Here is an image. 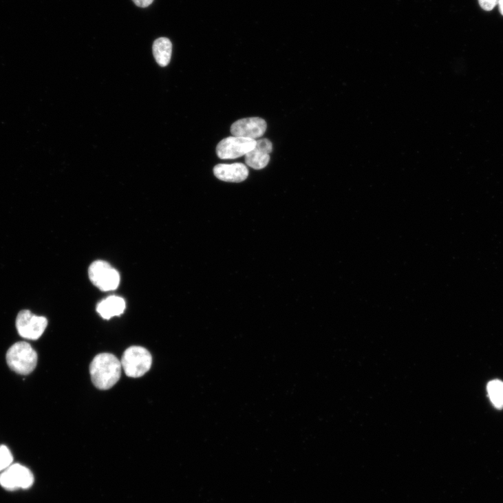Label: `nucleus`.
Instances as JSON below:
<instances>
[{
  "instance_id": "nucleus-11",
  "label": "nucleus",
  "mask_w": 503,
  "mask_h": 503,
  "mask_svg": "<svg viewBox=\"0 0 503 503\" xmlns=\"http://www.w3.org/2000/svg\"><path fill=\"white\" fill-rule=\"evenodd\" d=\"M125 309V300L119 297L111 296L102 301L97 306V311L105 319L122 314Z\"/></svg>"
},
{
  "instance_id": "nucleus-10",
  "label": "nucleus",
  "mask_w": 503,
  "mask_h": 503,
  "mask_svg": "<svg viewBox=\"0 0 503 503\" xmlns=\"http://www.w3.org/2000/svg\"><path fill=\"white\" fill-rule=\"evenodd\" d=\"M213 173L215 177L220 180L230 182H242L247 179L249 171L243 163L220 164L214 167Z\"/></svg>"
},
{
  "instance_id": "nucleus-3",
  "label": "nucleus",
  "mask_w": 503,
  "mask_h": 503,
  "mask_svg": "<svg viewBox=\"0 0 503 503\" xmlns=\"http://www.w3.org/2000/svg\"><path fill=\"white\" fill-rule=\"evenodd\" d=\"M120 361L127 376L138 378L151 370L153 358L146 348L131 346L125 351Z\"/></svg>"
},
{
  "instance_id": "nucleus-8",
  "label": "nucleus",
  "mask_w": 503,
  "mask_h": 503,
  "mask_svg": "<svg viewBox=\"0 0 503 503\" xmlns=\"http://www.w3.org/2000/svg\"><path fill=\"white\" fill-rule=\"evenodd\" d=\"M266 128L267 124L264 119L257 117L248 118L233 123L231 133L234 136L255 140L264 134Z\"/></svg>"
},
{
  "instance_id": "nucleus-4",
  "label": "nucleus",
  "mask_w": 503,
  "mask_h": 503,
  "mask_svg": "<svg viewBox=\"0 0 503 503\" xmlns=\"http://www.w3.org/2000/svg\"><path fill=\"white\" fill-rule=\"evenodd\" d=\"M88 273L91 282L102 291L115 290L120 284L118 272L107 261L94 262L90 265Z\"/></svg>"
},
{
  "instance_id": "nucleus-17",
  "label": "nucleus",
  "mask_w": 503,
  "mask_h": 503,
  "mask_svg": "<svg viewBox=\"0 0 503 503\" xmlns=\"http://www.w3.org/2000/svg\"><path fill=\"white\" fill-rule=\"evenodd\" d=\"M499 10L501 14L503 16V0H499L498 3Z\"/></svg>"
},
{
  "instance_id": "nucleus-2",
  "label": "nucleus",
  "mask_w": 503,
  "mask_h": 503,
  "mask_svg": "<svg viewBox=\"0 0 503 503\" xmlns=\"http://www.w3.org/2000/svg\"><path fill=\"white\" fill-rule=\"evenodd\" d=\"M7 362L10 368L20 375H29L36 368L38 355L27 342L13 345L8 351Z\"/></svg>"
},
{
  "instance_id": "nucleus-5",
  "label": "nucleus",
  "mask_w": 503,
  "mask_h": 503,
  "mask_svg": "<svg viewBox=\"0 0 503 503\" xmlns=\"http://www.w3.org/2000/svg\"><path fill=\"white\" fill-rule=\"evenodd\" d=\"M19 335L28 340L39 339L48 325V320L44 317L33 314L30 310L21 311L16 323Z\"/></svg>"
},
{
  "instance_id": "nucleus-15",
  "label": "nucleus",
  "mask_w": 503,
  "mask_h": 503,
  "mask_svg": "<svg viewBox=\"0 0 503 503\" xmlns=\"http://www.w3.org/2000/svg\"><path fill=\"white\" fill-rule=\"evenodd\" d=\"M499 0H479L480 7L485 11L489 12L498 5Z\"/></svg>"
},
{
  "instance_id": "nucleus-14",
  "label": "nucleus",
  "mask_w": 503,
  "mask_h": 503,
  "mask_svg": "<svg viewBox=\"0 0 503 503\" xmlns=\"http://www.w3.org/2000/svg\"><path fill=\"white\" fill-rule=\"evenodd\" d=\"M13 461V456L10 449L6 445L0 446V473L10 467Z\"/></svg>"
},
{
  "instance_id": "nucleus-6",
  "label": "nucleus",
  "mask_w": 503,
  "mask_h": 503,
  "mask_svg": "<svg viewBox=\"0 0 503 503\" xmlns=\"http://www.w3.org/2000/svg\"><path fill=\"white\" fill-rule=\"evenodd\" d=\"M257 141L243 137L231 136L222 140L217 146L216 153L222 160H233L246 156L255 146Z\"/></svg>"
},
{
  "instance_id": "nucleus-13",
  "label": "nucleus",
  "mask_w": 503,
  "mask_h": 503,
  "mask_svg": "<svg viewBox=\"0 0 503 503\" xmlns=\"http://www.w3.org/2000/svg\"><path fill=\"white\" fill-rule=\"evenodd\" d=\"M489 397L494 405L498 409L503 408V382L499 380H494L487 385Z\"/></svg>"
},
{
  "instance_id": "nucleus-1",
  "label": "nucleus",
  "mask_w": 503,
  "mask_h": 503,
  "mask_svg": "<svg viewBox=\"0 0 503 503\" xmlns=\"http://www.w3.org/2000/svg\"><path fill=\"white\" fill-rule=\"evenodd\" d=\"M122 369L121 361L115 355L100 354L90 363L91 379L98 389L108 390L120 380Z\"/></svg>"
},
{
  "instance_id": "nucleus-12",
  "label": "nucleus",
  "mask_w": 503,
  "mask_h": 503,
  "mask_svg": "<svg viewBox=\"0 0 503 503\" xmlns=\"http://www.w3.org/2000/svg\"><path fill=\"white\" fill-rule=\"evenodd\" d=\"M153 52L156 62L161 67L167 66L171 58L172 43L165 37H161L155 41L153 45Z\"/></svg>"
},
{
  "instance_id": "nucleus-9",
  "label": "nucleus",
  "mask_w": 503,
  "mask_h": 503,
  "mask_svg": "<svg viewBox=\"0 0 503 503\" xmlns=\"http://www.w3.org/2000/svg\"><path fill=\"white\" fill-rule=\"evenodd\" d=\"M272 151V145L268 140L257 141L255 147L245 156L246 164L256 170L265 168L270 161Z\"/></svg>"
},
{
  "instance_id": "nucleus-16",
  "label": "nucleus",
  "mask_w": 503,
  "mask_h": 503,
  "mask_svg": "<svg viewBox=\"0 0 503 503\" xmlns=\"http://www.w3.org/2000/svg\"><path fill=\"white\" fill-rule=\"evenodd\" d=\"M132 1L137 7L146 8L149 7L154 0H132Z\"/></svg>"
},
{
  "instance_id": "nucleus-7",
  "label": "nucleus",
  "mask_w": 503,
  "mask_h": 503,
  "mask_svg": "<svg viewBox=\"0 0 503 503\" xmlns=\"http://www.w3.org/2000/svg\"><path fill=\"white\" fill-rule=\"evenodd\" d=\"M33 482L32 472L21 464H12L0 474V485L8 490L28 489Z\"/></svg>"
}]
</instances>
